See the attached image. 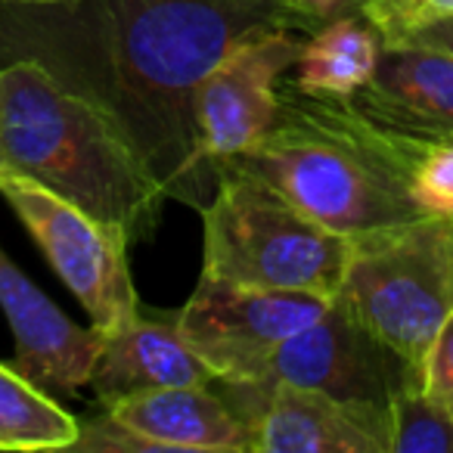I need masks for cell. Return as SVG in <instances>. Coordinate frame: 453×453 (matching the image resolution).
Listing matches in <instances>:
<instances>
[{
    "instance_id": "cell-10",
    "label": "cell",
    "mask_w": 453,
    "mask_h": 453,
    "mask_svg": "<svg viewBox=\"0 0 453 453\" xmlns=\"http://www.w3.org/2000/svg\"><path fill=\"white\" fill-rule=\"evenodd\" d=\"M308 28H271L220 57L199 81L193 115L214 165L240 158L271 131L280 112V81L298 63Z\"/></svg>"
},
{
    "instance_id": "cell-8",
    "label": "cell",
    "mask_w": 453,
    "mask_h": 453,
    "mask_svg": "<svg viewBox=\"0 0 453 453\" xmlns=\"http://www.w3.org/2000/svg\"><path fill=\"white\" fill-rule=\"evenodd\" d=\"M413 379H419V366L379 342L335 296L320 320L273 348L265 372L255 382L314 388L339 401L388 413L391 397Z\"/></svg>"
},
{
    "instance_id": "cell-5",
    "label": "cell",
    "mask_w": 453,
    "mask_h": 453,
    "mask_svg": "<svg viewBox=\"0 0 453 453\" xmlns=\"http://www.w3.org/2000/svg\"><path fill=\"white\" fill-rule=\"evenodd\" d=\"M339 298L379 342L419 366L453 311V218H426L348 236Z\"/></svg>"
},
{
    "instance_id": "cell-2",
    "label": "cell",
    "mask_w": 453,
    "mask_h": 453,
    "mask_svg": "<svg viewBox=\"0 0 453 453\" xmlns=\"http://www.w3.org/2000/svg\"><path fill=\"white\" fill-rule=\"evenodd\" d=\"M432 140L385 125L354 96L308 94L283 75L271 131L224 165L258 174L335 234L357 236L426 218L413 171Z\"/></svg>"
},
{
    "instance_id": "cell-22",
    "label": "cell",
    "mask_w": 453,
    "mask_h": 453,
    "mask_svg": "<svg viewBox=\"0 0 453 453\" xmlns=\"http://www.w3.org/2000/svg\"><path fill=\"white\" fill-rule=\"evenodd\" d=\"M289 4L302 16H308L311 22H326V19H333V16H339L354 0H289Z\"/></svg>"
},
{
    "instance_id": "cell-12",
    "label": "cell",
    "mask_w": 453,
    "mask_h": 453,
    "mask_svg": "<svg viewBox=\"0 0 453 453\" xmlns=\"http://www.w3.org/2000/svg\"><path fill=\"white\" fill-rule=\"evenodd\" d=\"M0 308L16 339L13 370L47 395H78L90 385L100 329H84L63 314L0 249Z\"/></svg>"
},
{
    "instance_id": "cell-3",
    "label": "cell",
    "mask_w": 453,
    "mask_h": 453,
    "mask_svg": "<svg viewBox=\"0 0 453 453\" xmlns=\"http://www.w3.org/2000/svg\"><path fill=\"white\" fill-rule=\"evenodd\" d=\"M0 174H16L134 240L165 193L112 119L35 59L0 69Z\"/></svg>"
},
{
    "instance_id": "cell-18",
    "label": "cell",
    "mask_w": 453,
    "mask_h": 453,
    "mask_svg": "<svg viewBox=\"0 0 453 453\" xmlns=\"http://www.w3.org/2000/svg\"><path fill=\"white\" fill-rule=\"evenodd\" d=\"M382 44H401L422 26L453 16V0H354Z\"/></svg>"
},
{
    "instance_id": "cell-19",
    "label": "cell",
    "mask_w": 453,
    "mask_h": 453,
    "mask_svg": "<svg viewBox=\"0 0 453 453\" xmlns=\"http://www.w3.org/2000/svg\"><path fill=\"white\" fill-rule=\"evenodd\" d=\"M413 196L426 214L453 218V137L432 140L413 171Z\"/></svg>"
},
{
    "instance_id": "cell-6",
    "label": "cell",
    "mask_w": 453,
    "mask_h": 453,
    "mask_svg": "<svg viewBox=\"0 0 453 453\" xmlns=\"http://www.w3.org/2000/svg\"><path fill=\"white\" fill-rule=\"evenodd\" d=\"M0 196L19 214L59 280L84 304L90 326L109 333L140 314L127 265L131 236L26 177L0 174Z\"/></svg>"
},
{
    "instance_id": "cell-11",
    "label": "cell",
    "mask_w": 453,
    "mask_h": 453,
    "mask_svg": "<svg viewBox=\"0 0 453 453\" xmlns=\"http://www.w3.org/2000/svg\"><path fill=\"white\" fill-rule=\"evenodd\" d=\"M246 419L252 453H388V413L283 382H218Z\"/></svg>"
},
{
    "instance_id": "cell-7",
    "label": "cell",
    "mask_w": 453,
    "mask_h": 453,
    "mask_svg": "<svg viewBox=\"0 0 453 453\" xmlns=\"http://www.w3.org/2000/svg\"><path fill=\"white\" fill-rule=\"evenodd\" d=\"M333 298L296 289H265L202 271L174 317L187 345L218 382H255L280 342L329 311Z\"/></svg>"
},
{
    "instance_id": "cell-13",
    "label": "cell",
    "mask_w": 453,
    "mask_h": 453,
    "mask_svg": "<svg viewBox=\"0 0 453 453\" xmlns=\"http://www.w3.org/2000/svg\"><path fill=\"white\" fill-rule=\"evenodd\" d=\"M211 382V370L187 345L174 323L168 326L137 314L121 326L100 333L90 388L103 407H112L140 391Z\"/></svg>"
},
{
    "instance_id": "cell-1",
    "label": "cell",
    "mask_w": 453,
    "mask_h": 453,
    "mask_svg": "<svg viewBox=\"0 0 453 453\" xmlns=\"http://www.w3.org/2000/svg\"><path fill=\"white\" fill-rule=\"evenodd\" d=\"M311 26L289 0H0V57L103 109L158 189L202 211L218 165L196 127L199 81L255 35Z\"/></svg>"
},
{
    "instance_id": "cell-9",
    "label": "cell",
    "mask_w": 453,
    "mask_h": 453,
    "mask_svg": "<svg viewBox=\"0 0 453 453\" xmlns=\"http://www.w3.org/2000/svg\"><path fill=\"white\" fill-rule=\"evenodd\" d=\"M72 450L100 453H252V432L211 385L131 395L78 422Z\"/></svg>"
},
{
    "instance_id": "cell-14",
    "label": "cell",
    "mask_w": 453,
    "mask_h": 453,
    "mask_svg": "<svg viewBox=\"0 0 453 453\" xmlns=\"http://www.w3.org/2000/svg\"><path fill=\"white\" fill-rule=\"evenodd\" d=\"M360 109L422 137H453V53L382 44L372 81L351 94Z\"/></svg>"
},
{
    "instance_id": "cell-17",
    "label": "cell",
    "mask_w": 453,
    "mask_h": 453,
    "mask_svg": "<svg viewBox=\"0 0 453 453\" xmlns=\"http://www.w3.org/2000/svg\"><path fill=\"white\" fill-rule=\"evenodd\" d=\"M388 453H453V419L422 391V379L391 397Z\"/></svg>"
},
{
    "instance_id": "cell-21",
    "label": "cell",
    "mask_w": 453,
    "mask_h": 453,
    "mask_svg": "<svg viewBox=\"0 0 453 453\" xmlns=\"http://www.w3.org/2000/svg\"><path fill=\"white\" fill-rule=\"evenodd\" d=\"M401 44H422V47H434V50L453 53V16L432 22V26H422L419 32H413L407 41H401Z\"/></svg>"
},
{
    "instance_id": "cell-16",
    "label": "cell",
    "mask_w": 453,
    "mask_h": 453,
    "mask_svg": "<svg viewBox=\"0 0 453 453\" xmlns=\"http://www.w3.org/2000/svg\"><path fill=\"white\" fill-rule=\"evenodd\" d=\"M75 438V416L13 366L0 364V450H65Z\"/></svg>"
},
{
    "instance_id": "cell-20",
    "label": "cell",
    "mask_w": 453,
    "mask_h": 453,
    "mask_svg": "<svg viewBox=\"0 0 453 453\" xmlns=\"http://www.w3.org/2000/svg\"><path fill=\"white\" fill-rule=\"evenodd\" d=\"M422 391L453 419V311L434 333L419 364Z\"/></svg>"
},
{
    "instance_id": "cell-4",
    "label": "cell",
    "mask_w": 453,
    "mask_h": 453,
    "mask_svg": "<svg viewBox=\"0 0 453 453\" xmlns=\"http://www.w3.org/2000/svg\"><path fill=\"white\" fill-rule=\"evenodd\" d=\"M202 271L265 289L335 298L345 280L348 236L335 234L280 189L236 165H220L202 208Z\"/></svg>"
},
{
    "instance_id": "cell-15",
    "label": "cell",
    "mask_w": 453,
    "mask_h": 453,
    "mask_svg": "<svg viewBox=\"0 0 453 453\" xmlns=\"http://www.w3.org/2000/svg\"><path fill=\"white\" fill-rule=\"evenodd\" d=\"M379 50L382 41L364 16H333L304 38L289 81L308 94L351 96L372 81Z\"/></svg>"
}]
</instances>
